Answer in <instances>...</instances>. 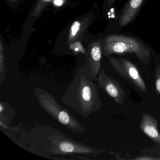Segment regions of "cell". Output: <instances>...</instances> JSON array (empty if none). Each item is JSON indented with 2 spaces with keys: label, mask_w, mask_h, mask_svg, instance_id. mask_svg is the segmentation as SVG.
Returning a JSON list of instances; mask_svg holds the SVG:
<instances>
[{
  "label": "cell",
  "mask_w": 160,
  "mask_h": 160,
  "mask_svg": "<svg viewBox=\"0 0 160 160\" xmlns=\"http://www.w3.org/2000/svg\"><path fill=\"white\" fill-rule=\"evenodd\" d=\"M98 86L92 77L87 62L79 67L73 80L63 94L62 101L67 106L86 118L102 107Z\"/></svg>",
  "instance_id": "obj_1"
},
{
  "label": "cell",
  "mask_w": 160,
  "mask_h": 160,
  "mask_svg": "<svg viewBox=\"0 0 160 160\" xmlns=\"http://www.w3.org/2000/svg\"><path fill=\"white\" fill-rule=\"evenodd\" d=\"M134 54L142 63L150 61V50L139 38L125 34H110L102 41V54L105 57L113 54Z\"/></svg>",
  "instance_id": "obj_2"
},
{
  "label": "cell",
  "mask_w": 160,
  "mask_h": 160,
  "mask_svg": "<svg viewBox=\"0 0 160 160\" xmlns=\"http://www.w3.org/2000/svg\"><path fill=\"white\" fill-rule=\"evenodd\" d=\"M34 94L41 108L60 123L74 132H85L80 122L67 108L60 104L52 94L39 88L34 90Z\"/></svg>",
  "instance_id": "obj_3"
},
{
  "label": "cell",
  "mask_w": 160,
  "mask_h": 160,
  "mask_svg": "<svg viewBox=\"0 0 160 160\" xmlns=\"http://www.w3.org/2000/svg\"><path fill=\"white\" fill-rule=\"evenodd\" d=\"M47 141L50 154L93 157L105 152L73 140L58 130L48 137Z\"/></svg>",
  "instance_id": "obj_4"
},
{
  "label": "cell",
  "mask_w": 160,
  "mask_h": 160,
  "mask_svg": "<svg viewBox=\"0 0 160 160\" xmlns=\"http://www.w3.org/2000/svg\"><path fill=\"white\" fill-rule=\"evenodd\" d=\"M108 58L110 65L119 75L132 83L140 91L147 92L146 83L136 65L128 59L122 57L118 59L110 56Z\"/></svg>",
  "instance_id": "obj_5"
},
{
  "label": "cell",
  "mask_w": 160,
  "mask_h": 160,
  "mask_svg": "<svg viewBox=\"0 0 160 160\" xmlns=\"http://www.w3.org/2000/svg\"><path fill=\"white\" fill-rule=\"evenodd\" d=\"M97 80L99 88L103 90L118 104H123L125 99L124 90L117 80L106 74L104 69L101 70Z\"/></svg>",
  "instance_id": "obj_6"
},
{
  "label": "cell",
  "mask_w": 160,
  "mask_h": 160,
  "mask_svg": "<svg viewBox=\"0 0 160 160\" xmlns=\"http://www.w3.org/2000/svg\"><path fill=\"white\" fill-rule=\"evenodd\" d=\"M102 42L101 40L92 42L88 48L87 62L89 66L92 77L94 81L97 80L101 69L102 54Z\"/></svg>",
  "instance_id": "obj_7"
},
{
  "label": "cell",
  "mask_w": 160,
  "mask_h": 160,
  "mask_svg": "<svg viewBox=\"0 0 160 160\" xmlns=\"http://www.w3.org/2000/svg\"><path fill=\"white\" fill-rule=\"evenodd\" d=\"M144 2V0H128L118 19V28H123L135 19Z\"/></svg>",
  "instance_id": "obj_8"
},
{
  "label": "cell",
  "mask_w": 160,
  "mask_h": 160,
  "mask_svg": "<svg viewBox=\"0 0 160 160\" xmlns=\"http://www.w3.org/2000/svg\"><path fill=\"white\" fill-rule=\"evenodd\" d=\"M158 120L148 113H143L139 124L141 131L150 138L160 145V133L158 131Z\"/></svg>",
  "instance_id": "obj_9"
},
{
  "label": "cell",
  "mask_w": 160,
  "mask_h": 160,
  "mask_svg": "<svg viewBox=\"0 0 160 160\" xmlns=\"http://www.w3.org/2000/svg\"><path fill=\"white\" fill-rule=\"evenodd\" d=\"M90 18L85 17L75 21L71 26L68 36V43L72 44L82 38L90 24Z\"/></svg>",
  "instance_id": "obj_10"
},
{
  "label": "cell",
  "mask_w": 160,
  "mask_h": 160,
  "mask_svg": "<svg viewBox=\"0 0 160 160\" xmlns=\"http://www.w3.org/2000/svg\"><path fill=\"white\" fill-rule=\"evenodd\" d=\"M53 0H38L34 6L31 13V18H37L41 15L48 5Z\"/></svg>",
  "instance_id": "obj_11"
},
{
  "label": "cell",
  "mask_w": 160,
  "mask_h": 160,
  "mask_svg": "<svg viewBox=\"0 0 160 160\" xmlns=\"http://www.w3.org/2000/svg\"><path fill=\"white\" fill-rule=\"evenodd\" d=\"M4 47L2 39L0 40V81L2 82L5 77V67Z\"/></svg>",
  "instance_id": "obj_12"
},
{
  "label": "cell",
  "mask_w": 160,
  "mask_h": 160,
  "mask_svg": "<svg viewBox=\"0 0 160 160\" xmlns=\"http://www.w3.org/2000/svg\"><path fill=\"white\" fill-rule=\"evenodd\" d=\"M155 91L157 93L160 95V64L157 65L156 70L155 78Z\"/></svg>",
  "instance_id": "obj_13"
},
{
  "label": "cell",
  "mask_w": 160,
  "mask_h": 160,
  "mask_svg": "<svg viewBox=\"0 0 160 160\" xmlns=\"http://www.w3.org/2000/svg\"><path fill=\"white\" fill-rule=\"evenodd\" d=\"M117 0H104L103 7L104 10H108L114 6Z\"/></svg>",
  "instance_id": "obj_14"
},
{
  "label": "cell",
  "mask_w": 160,
  "mask_h": 160,
  "mask_svg": "<svg viewBox=\"0 0 160 160\" xmlns=\"http://www.w3.org/2000/svg\"><path fill=\"white\" fill-rule=\"evenodd\" d=\"M67 0H53V4L54 7L56 8H59L65 3Z\"/></svg>",
  "instance_id": "obj_15"
},
{
  "label": "cell",
  "mask_w": 160,
  "mask_h": 160,
  "mask_svg": "<svg viewBox=\"0 0 160 160\" xmlns=\"http://www.w3.org/2000/svg\"><path fill=\"white\" fill-rule=\"evenodd\" d=\"M7 3L12 7H16L20 4L23 0H5Z\"/></svg>",
  "instance_id": "obj_16"
}]
</instances>
